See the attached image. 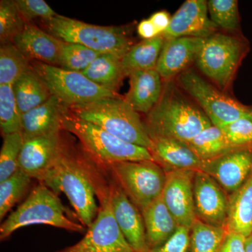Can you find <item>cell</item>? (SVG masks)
<instances>
[{
    "label": "cell",
    "mask_w": 252,
    "mask_h": 252,
    "mask_svg": "<svg viewBox=\"0 0 252 252\" xmlns=\"http://www.w3.org/2000/svg\"><path fill=\"white\" fill-rule=\"evenodd\" d=\"M75 117L98 126L118 138L147 149L152 140L140 114L119 96L71 106Z\"/></svg>",
    "instance_id": "3957f363"
},
{
    "label": "cell",
    "mask_w": 252,
    "mask_h": 252,
    "mask_svg": "<svg viewBox=\"0 0 252 252\" xmlns=\"http://www.w3.org/2000/svg\"><path fill=\"white\" fill-rule=\"evenodd\" d=\"M31 64L51 94L69 107L119 96L94 84L83 73L66 70L38 61H31Z\"/></svg>",
    "instance_id": "8fae6325"
},
{
    "label": "cell",
    "mask_w": 252,
    "mask_h": 252,
    "mask_svg": "<svg viewBox=\"0 0 252 252\" xmlns=\"http://www.w3.org/2000/svg\"><path fill=\"white\" fill-rule=\"evenodd\" d=\"M15 1L26 23H31L36 18L44 21L58 15L44 0H15Z\"/></svg>",
    "instance_id": "74e56055"
},
{
    "label": "cell",
    "mask_w": 252,
    "mask_h": 252,
    "mask_svg": "<svg viewBox=\"0 0 252 252\" xmlns=\"http://www.w3.org/2000/svg\"><path fill=\"white\" fill-rule=\"evenodd\" d=\"M226 233L225 228L208 225L196 219L190 228L189 252H220Z\"/></svg>",
    "instance_id": "f1b7e54d"
},
{
    "label": "cell",
    "mask_w": 252,
    "mask_h": 252,
    "mask_svg": "<svg viewBox=\"0 0 252 252\" xmlns=\"http://www.w3.org/2000/svg\"><path fill=\"white\" fill-rule=\"evenodd\" d=\"M137 33L144 40L153 39L156 36L160 35L157 28L149 18V19L143 20L139 23L138 26H137Z\"/></svg>",
    "instance_id": "b9f144b4"
},
{
    "label": "cell",
    "mask_w": 252,
    "mask_h": 252,
    "mask_svg": "<svg viewBox=\"0 0 252 252\" xmlns=\"http://www.w3.org/2000/svg\"><path fill=\"white\" fill-rule=\"evenodd\" d=\"M93 185L99 203L97 217L87 228L80 241L55 252H135L126 240L114 217L105 176L95 177Z\"/></svg>",
    "instance_id": "52a82bcc"
},
{
    "label": "cell",
    "mask_w": 252,
    "mask_h": 252,
    "mask_svg": "<svg viewBox=\"0 0 252 252\" xmlns=\"http://www.w3.org/2000/svg\"><path fill=\"white\" fill-rule=\"evenodd\" d=\"M102 54L80 44L63 41L58 67L82 73Z\"/></svg>",
    "instance_id": "836d02e7"
},
{
    "label": "cell",
    "mask_w": 252,
    "mask_h": 252,
    "mask_svg": "<svg viewBox=\"0 0 252 252\" xmlns=\"http://www.w3.org/2000/svg\"><path fill=\"white\" fill-rule=\"evenodd\" d=\"M69 111V106L51 95L44 103L21 115L23 138L61 132L63 119Z\"/></svg>",
    "instance_id": "ffe728a7"
},
{
    "label": "cell",
    "mask_w": 252,
    "mask_h": 252,
    "mask_svg": "<svg viewBox=\"0 0 252 252\" xmlns=\"http://www.w3.org/2000/svg\"><path fill=\"white\" fill-rule=\"evenodd\" d=\"M250 48L241 34L216 32L203 39L195 64L212 84L227 94Z\"/></svg>",
    "instance_id": "5b68a950"
},
{
    "label": "cell",
    "mask_w": 252,
    "mask_h": 252,
    "mask_svg": "<svg viewBox=\"0 0 252 252\" xmlns=\"http://www.w3.org/2000/svg\"><path fill=\"white\" fill-rule=\"evenodd\" d=\"M189 240L190 229L180 226L166 243L150 252H189Z\"/></svg>",
    "instance_id": "f35d334b"
},
{
    "label": "cell",
    "mask_w": 252,
    "mask_h": 252,
    "mask_svg": "<svg viewBox=\"0 0 252 252\" xmlns=\"http://www.w3.org/2000/svg\"><path fill=\"white\" fill-rule=\"evenodd\" d=\"M122 58L117 54H102L82 73L97 85L117 94L121 83L126 77Z\"/></svg>",
    "instance_id": "484cf974"
},
{
    "label": "cell",
    "mask_w": 252,
    "mask_h": 252,
    "mask_svg": "<svg viewBox=\"0 0 252 252\" xmlns=\"http://www.w3.org/2000/svg\"><path fill=\"white\" fill-rule=\"evenodd\" d=\"M195 217L207 224L226 228L229 195L211 176L196 170L193 182Z\"/></svg>",
    "instance_id": "7c38bea8"
},
{
    "label": "cell",
    "mask_w": 252,
    "mask_h": 252,
    "mask_svg": "<svg viewBox=\"0 0 252 252\" xmlns=\"http://www.w3.org/2000/svg\"><path fill=\"white\" fill-rule=\"evenodd\" d=\"M246 238L240 233L227 230L220 252H246Z\"/></svg>",
    "instance_id": "ab89813d"
},
{
    "label": "cell",
    "mask_w": 252,
    "mask_h": 252,
    "mask_svg": "<svg viewBox=\"0 0 252 252\" xmlns=\"http://www.w3.org/2000/svg\"><path fill=\"white\" fill-rule=\"evenodd\" d=\"M13 43L31 62L59 66L63 41L31 23H26Z\"/></svg>",
    "instance_id": "d6986e66"
},
{
    "label": "cell",
    "mask_w": 252,
    "mask_h": 252,
    "mask_svg": "<svg viewBox=\"0 0 252 252\" xmlns=\"http://www.w3.org/2000/svg\"><path fill=\"white\" fill-rule=\"evenodd\" d=\"M43 22L47 32L61 41L80 44L100 54L124 56L133 45L121 28L94 26L59 14Z\"/></svg>",
    "instance_id": "ba28073f"
},
{
    "label": "cell",
    "mask_w": 252,
    "mask_h": 252,
    "mask_svg": "<svg viewBox=\"0 0 252 252\" xmlns=\"http://www.w3.org/2000/svg\"><path fill=\"white\" fill-rule=\"evenodd\" d=\"M198 170L211 176L229 195L252 174V145L238 147L215 158L202 161Z\"/></svg>",
    "instance_id": "4fadbf2b"
},
{
    "label": "cell",
    "mask_w": 252,
    "mask_h": 252,
    "mask_svg": "<svg viewBox=\"0 0 252 252\" xmlns=\"http://www.w3.org/2000/svg\"><path fill=\"white\" fill-rule=\"evenodd\" d=\"M97 167L107 179L112 198L113 213L126 240L135 252H150L140 210L127 198L117 182L98 165Z\"/></svg>",
    "instance_id": "2e32d148"
},
{
    "label": "cell",
    "mask_w": 252,
    "mask_h": 252,
    "mask_svg": "<svg viewBox=\"0 0 252 252\" xmlns=\"http://www.w3.org/2000/svg\"><path fill=\"white\" fill-rule=\"evenodd\" d=\"M149 152L165 172L178 170H198L202 160L187 144L170 138H155Z\"/></svg>",
    "instance_id": "7402d4cb"
},
{
    "label": "cell",
    "mask_w": 252,
    "mask_h": 252,
    "mask_svg": "<svg viewBox=\"0 0 252 252\" xmlns=\"http://www.w3.org/2000/svg\"><path fill=\"white\" fill-rule=\"evenodd\" d=\"M176 79L181 89L198 104L214 126L241 119L252 120V106L230 97L193 70L188 69Z\"/></svg>",
    "instance_id": "30bf717a"
},
{
    "label": "cell",
    "mask_w": 252,
    "mask_h": 252,
    "mask_svg": "<svg viewBox=\"0 0 252 252\" xmlns=\"http://www.w3.org/2000/svg\"><path fill=\"white\" fill-rule=\"evenodd\" d=\"M196 170L166 172L162 198L179 226L190 229L196 220L194 207L193 182Z\"/></svg>",
    "instance_id": "9a60e30c"
},
{
    "label": "cell",
    "mask_w": 252,
    "mask_h": 252,
    "mask_svg": "<svg viewBox=\"0 0 252 252\" xmlns=\"http://www.w3.org/2000/svg\"><path fill=\"white\" fill-rule=\"evenodd\" d=\"M186 144L202 161L211 160L241 147L230 143L220 127L213 124Z\"/></svg>",
    "instance_id": "83f0119b"
},
{
    "label": "cell",
    "mask_w": 252,
    "mask_h": 252,
    "mask_svg": "<svg viewBox=\"0 0 252 252\" xmlns=\"http://www.w3.org/2000/svg\"><path fill=\"white\" fill-rule=\"evenodd\" d=\"M220 127L230 143L237 147L252 145V120L241 119L228 124L215 126Z\"/></svg>",
    "instance_id": "8d00e7d4"
},
{
    "label": "cell",
    "mask_w": 252,
    "mask_h": 252,
    "mask_svg": "<svg viewBox=\"0 0 252 252\" xmlns=\"http://www.w3.org/2000/svg\"><path fill=\"white\" fill-rule=\"evenodd\" d=\"M32 179L18 170L14 175L0 182V220L22 199L26 193Z\"/></svg>",
    "instance_id": "1f68e13d"
},
{
    "label": "cell",
    "mask_w": 252,
    "mask_h": 252,
    "mask_svg": "<svg viewBox=\"0 0 252 252\" xmlns=\"http://www.w3.org/2000/svg\"><path fill=\"white\" fill-rule=\"evenodd\" d=\"M226 229L248 238L252 234V174L229 195Z\"/></svg>",
    "instance_id": "cb8c5ba5"
},
{
    "label": "cell",
    "mask_w": 252,
    "mask_h": 252,
    "mask_svg": "<svg viewBox=\"0 0 252 252\" xmlns=\"http://www.w3.org/2000/svg\"><path fill=\"white\" fill-rule=\"evenodd\" d=\"M21 115L41 105L51 97V92L32 66L12 85Z\"/></svg>",
    "instance_id": "d4e9b609"
},
{
    "label": "cell",
    "mask_w": 252,
    "mask_h": 252,
    "mask_svg": "<svg viewBox=\"0 0 252 252\" xmlns=\"http://www.w3.org/2000/svg\"><path fill=\"white\" fill-rule=\"evenodd\" d=\"M171 18L172 16L167 11H160L152 14L149 19L153 23L159 34H162L170 26Z\"/></svg>",
    "instance_id": "60d3db41"
},
{
    "label": "cell",
    "mask_w": 252,
    "mask_h": 252,
    "mask_svg": "<svg viewBox=\"0 0 252 252\" xmlns=\"http://www.w3.org/2000/svg\"><path fill=\"white\" fill-rule=\"evenodd\" d=\"M39 183L44 184L56 194L64 193L81 224L86 228L92 224L98 214L99 206L82 154L73 152L64 145L54 166Z\"/></svg>",
    "instance_id": "7a4b0ae2"
},
{
    "label": "cell",
    "mask_w": 252,
    "mask_h": 252,
    "mask_svg": "<svg viewBox=\"0 0 252 252\" xmlns=\"http://www.w3.org/2000/svg\"><path fill=\"white\" fill-rule=\"evenodd\" d=\"M58 194L42 183L32 190L24 202L13 212L0 226V240H7L20 228L29 225L44 224L58 228L86 233V227L68 215Z\"/></svg>",
    "instance_id": "277c9868"
},
{
    "label": "cell",
    "mask_w": 252,
    "mask_h": 252,
    "mask_svg": "<svg viewBox=\"0 0 252 252\" xmlns=\"http://www.w3.org/2000/svg\"><path fill=\"white\" fill-rule=\"evenodd\" d=\"M217 30L209 17L207 1L187 0L172 16L170 26L161 35L165 40L185 36L205 39Z\"/></svg>",
    "instance_id": "e0dca14e"
},
{
    "label": "cell",
    "mask_w": 252,
    "mask_h": 252,
    "mask_svg": "<svg viewBox=\"0 0 252 252\" xmlns=\"http://www.w3.org/2000/svg\"><path fill=\"white\" fill-rule=\"evenodd\" d=\"M151 140L170 138L187 143L212 125L198 104L174 80L165 81L160 98L144 121Z\"/></svg>",
    "instance_id": "6da1fadb"
},
{
    "label": "cell",
    "mask_w": 252,
    "mask_h": 252,
    "mask_svg": "<svg viewBox=\"0 0 252 252\" xmlns=\"http://www.w3.org/2000/svg\"><path fill=\"white\" fill-rule=\"evenodd\" d=\"M61 132L24 140L18 160V170L31 179L42 181L64 149Z\"/></svg>",
    "instance_id": "5bb4252c"
},
{
    "label": "cell",
    "mask_w": 252,
    "mask_h": 252,
    "mask_svg": "<svg viewBox=\"0 0 252 252\" xmlns=\"http://www.w3.org/2000/svg\"><path fill=\"white\" fill-rule=\"evenodd\" d=\"M209 17L217 30L228 34H240V18L236 0H209Z\"/></svg>",
    "instance_id": "4dcf8cb0"
},
{
    "label": "cell",
    "mask_w": 252,
    "mask_h": 252,
    "mask_svg": "<svg viewBox=\"0 0 252 252\" xmlns=\"http://www.w3.org/2000/svg\"><path fill=\"white\" fill-rule=\"evenodd\" d=\"M245 248L246 252H252V234L246 238Z\"/></svg>",
    "instance_id": "7bdbcfd3"
},
{
    "label": "cell",
    "mask_w": 252,
    "mask_h": 252,
    "mask_svg": "<svg viewBox=\"0 0 252 252\" xmlns=\"http://www.w3.org/2000/svg\"><path fill=\"white\" fill-rule=\"evenodd\" d=\"M203 38L185 36L165 40L156 69L162 80H174L195 62Z\"/></svg>",
    "instance_id": "ac0fdd59"
},
{
    "label": "cell",
    "mask_w": 252,
    "mask_h": 252,
    "mask_svg": "<svg viewBox=\"0 0 252 252\" xmlns=\"http://www.w3.org/2000/svg\"><path fill=\"white\" fill-rule=\"evenodd\" d=\"M0 128L3 136L21 132V114L12 85H0Z\"/></svg>",
    "instance_id": "d6a6232c"
},
{
    "label": "cell",
    "mask_w": 252,
    "mask_h": 252,
    "mask_svg": "<svg viewBox=\"0 0 252 252\" xmlns=\"http://www.w3.org/2000/svg\"><path fill=\"white\" fill-rule=\"evenodd\" d=\"M63 130L77 137L84 152L97 163L154 161L149 149L121 140L98 126L75 117L70 111L63 119Z\"/></svg>",
    "instance_id": "8992f818"
},
{
    "label": "cell",
    "mask_w": 252,
    "mask_h": 252,
    "mask_svg": "<svg viewBox=\"0 0 252 252\" xmlns=\"http://www.w3.org/2000/svg\"><path fill=\"white\" fill-rule=\"evenodd\" d=\"M15 0L0 1V41L1 44L13 42L26 26Z\"/></svg>",
    "instance_id": "d590c367"
},
{
    "label": "cell",
    "mask_w": 252,
    "mask_h": 252,
    "mask_svg": "<svg viewBox=\"0 0 252 252\" xmlns=\"http://www.w3.org/2000/svg\"><path fill=\"white\" fill-rule=\"evenodd\" d=\"M127 77L130 89L125 100L139 114H147L161 96L164 84L157 69L136 71Z\"/></svg>",
    "instance_id": "44dd1931"
},
{
    "label": "cell",
    "mask_w": 252,
    "mask_h": 252,
    "mask_svg": "<svg viewBox=\"0 0 252 252\" xmlns=\"http://www.w3.org/2000/svg\"><path fill=\"white\" fill-rule=\"evenodd\" d=\"M31 66V61L20 51L14 43L1 44L0 85H13Z\"/></svg>",
    "instance_id": "f546056e"
},
{
    "label": "cell",
    "mask_w": 252,
    "mask_h": 252,
    "mask_svg": "<svg viewBox=\"0 0 252 252\" xmlns=\"http://www.w3.org/2000/svg\"><path fill=\"white\" fill-rule=\"evenodd\" d=\"M141 213L150 251L166 243L180 227L167 209L162 194L141 210Z\"/></svg>",
    "instance_id": "603a6c76"
},
{
    "label": "cell",
    "mask_w": 252,
    "mask_h": 252,
    "mask_svg": "<svg viewBox=\"0 0 252 252\" xmlns=\"http://www.w3.org/2000/svg\"><path fill=\"white\" fill-rule=\"evenodd\" d=\"M94 162L117 182L140 211L162 193L166 172L155 161Z\"/></svg>",
    "instance_id": "9c48e42d"
},
{
    "label": "cell",
    "mask_w": 252,
    "mask_h": 252,
    "mask_svg": "<svg viewBox=\"0 0 252 252\" xmlns=\"http://www.w3.org/2000/svg\"><path fill=\"white\" fill-rule=\"evenodd\" d=\"M165 41V38L160 34L131 46L122 60L126 75L127 77L136 71L156 69Z\"/></svg>",
    "instance_id": "4316f807"
},
{
    "label": "cell",
    "mask_w": 252,
    "mask_h": 252,
    "mask_svg": "<svg viewBox=\"0 0 252 252\" xmlns=\"http://www.w3.org/2000/svg\"><path fill=\"white\" fill-rule=\"evenodd\" d=\"M24 138L22 132L4 136L0 152V182L9 178L18 170V160Z\"/></svg>",
    "instance_id": "e575fe53"
}]
</instances>
